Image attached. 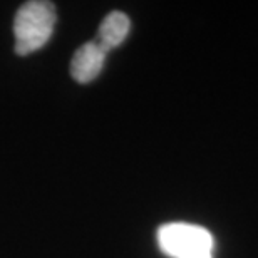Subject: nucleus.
Instances as JSON below:
<instances>
[{"label":"nucleus","mask_w":258,"mask_h":258,"mask_svg":"<svg viewBox=\"0 0 258 258\" xmlns=\"http://www.w3.org/2000/svg\"><path fill=\"white\" fill-rule=\"evenodd\" d=\"M55 25V7L50 2L34 0L17 10L14 20L15 52L29 55L44 47Z\"/></svg>","instance_id":"1"},{"label":"nucleus","mask_w":258,"mask_h":258,"mask_svg":"<svg viewBox=\"0 0 258 258\" xmlns=\"http://www.w3.org/2000/svg\"><path fill=\"white\" fill-rule=\"evenodd\" d=\"M158 243L171 258H213V236L198 225L176 221L159 226Z\"/></svg>","instance_id":"2"},{"label":"nucleus","mask_w":258,"mask_h":258,"mask_svg":"<svg viewBox=\"0 0 258 258\" xmlns=\"http://www.w3.org/2000/svg\"><path fill=\"white\" fill-rule=\"evenodd\" d=\"M106 54L107 52L96 40L81 45L71 60V74L74 77V81L86 84V82L96 79L102 71V67H104Z\"/></svg>","instance_id":"3"},{"label":"nucleus","mask_w":258,"mask_h":258,"mask_svg":"<svg viewBox=\"0 0 258 258\" xmlns=\"http://www.w3.org/2000/svg\"><path fill=\"white\" fill-rule=\"evenodd\" d=\"M129 29H131V22H129L127 15L114 10L109 15H106L104 20L101 22L96 42L107 52V50L114 49L124 42V39L129 34Z\"/></svg>","instance_id":"4"}]
</instances>
